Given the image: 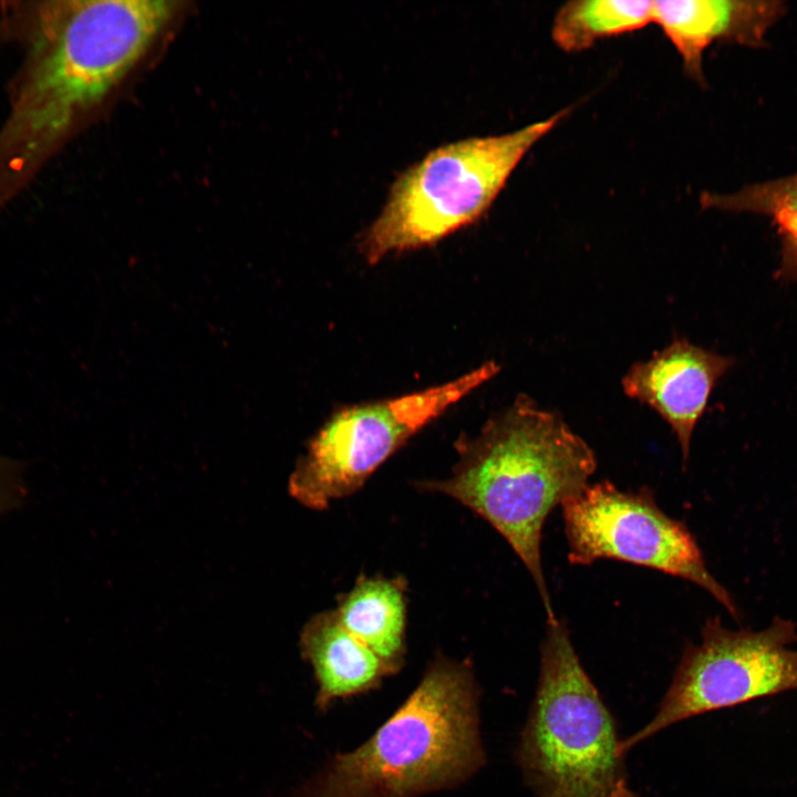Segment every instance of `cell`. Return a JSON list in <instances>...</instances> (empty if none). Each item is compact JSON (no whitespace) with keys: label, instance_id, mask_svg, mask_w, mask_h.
Wrapping results in <instances>:
<instances>
[{"label":"cell","instance_id":"cell-6","mask_svg":"<svg viewBox=\"0 0 797 797\" xmlns=\"http://www.w3.org/2000/svg\"><path fill=\"white\" fill-rule=\"evenodd\" d=\"M498 372L489 361L444 384L339 411L297 464L291 496L320 510L353 494L410 437Z\"/></svg>","mask_w":797,"mask_h":797},{"label":"cell","instance_id":"cell-10","mask_svg":"<svg viewBox=\"0 0 797 797\" xmlns=\"http://www.w3.org/2000/svg\"><path fill=\"white\" fill-rule=\"evenodd\" d=\"M783 0H658V24L681 56L684 72L704 83L703 55L715 42L764 48L766 35L787 13Z\"/></svg>","mask_w":797,"mask_h":797},{"label":"cell","instance_id":"cell-1","mask_svg":"<svg viewBox=\"0 0 797 797\" xmlns=\"http://www.w3.org/2000/svg\"><path fill=\"white\" fill-rule=\"evenodd\" d=\"M176 10L165 0L50 1L29 10L27 55L0 128V209L137 64Z\"/></svg>","mask_w":797,"mask_h":797},{"label":"cell","instance_id":"cell-7","mask_svg":"<svg viewBox=\"0 0 797 797\" xmlns=\"http://www.w3.org/2000/svg\"><path fill=\"white\" fill-rule=\"evenodd\" d=\"M702 641L685 648L652 720L621 741L633 746L681 721L763 697L797 691V623L775 617L763 630H732L720 617L705 621Z\"/></svg>","mask_w":797,"mask_h":797},{"label":"cell","instance_id":"cell-13","mask_svg":"<svg viewBox=\"0 0 797 797\" xmlns=\"http://www.w3.org/2000/svg\"><path fill=\"white\" fill-rule=\"evenodd\" d=\"M700 204L704 209L769 218L780 241L776 278L784 282L797 279V173L745 185L734 193H702Z\"/></svg>","mask_w":797,"mask_h":797},{"label":"cell","instance_id":"cell-4","mask_svg":"<svg viewBox=\"0 0 797 797\" xmlns=\"http://www.w3.org/2000/svg\"><path fill=\"white\" fill-rule=\"evenodd\" d=\"M620 743L567 627L547 622L538 687L517 752L526 780L538 797H635Z\"/></svg>","mask_w":797,"mask_h":797},{"label":"cell","instance_id":"cell-2","mask_svg":"<svg viewBox=\"0 0 797 797\" xmlns=\"http://www.w3.org/2000/svg\"><path fill=\"white\" fill-rule=\"evenodd\" d=\"M455 446L452 475L421 482L418 488L445 494L489 522L524 562L547 622H555L541 562L542 529L555 507L589 485L594 452L559 414L524 394Z\"/></svg>","mask_w":797,"mask_h":797},{"label":"cell","instance_id":"cell-11","mask_svg":"<svg viewBox=\"0 0 797 797\" xmlns=\"http://www.w3.org/2000/svg\"><path fill=\"white\" fill-rule=\"evenodd\" d=\"M300 649L313 667L319 710L376 689L384 677L394 674L374 651L340 623L334 610L318 613L306 623Z\"/></svg>","mask_w":797,"mask_h":797},{"label":"cell","instance_id":"cell-8","mask_svg":"<svg viewBox=\"0 0 797 797\" xmlns=\"http://www.w3.org/2000/svg\"><path fill=\"white\" fill-rule=\"evenodd\" d=\"M561 507L570 563L613 559L685 579L738 621L736 602L708 571L692 532L658 506L649 488L622 490L603 480L589 484Z\"/></svg>","mask_w":797,"mask_h":797},{"label":"cell","instance_id":"cell-3","mask_svg":"<svg viewBox=\"0 0 797 797\" xmlns=\"http://www.w3.org/2000/svg\"><path fill=\"white\" fill-rule=\"evenodd\" d=\"M467 664L437 655L405 702L361 746L337 754L297 797H416L484 764Z\"/></svg>","mask_w":797,"mask_h":797},{"label":"cell","instance_id":"cell-12","mask_svg":"<svg viewBox=\"0 0 797 797\" xmlns=\"http://www.w3.org/2000/svg\"><path fill=\"white\" fill-rule=\"evenodd\" d=\"M406 582L402 577H360L341 597L340 623L398 672L405 655Z\"/></svg>","mask_w":797,"mask_h":797},{"label":"cell","instance_id":"cell-14","mask_svg":"<svg viewBox=\"0 0 797 797\" xmlns=\"http://www.w3.org/2000/svg\"><path fill=\"white\" fill-rule=\"evenodd\" d=\"M653 23L650 0H573L555 15L551 37L565 52H581L598 41Z\"/></svg>","mask_w":797,"mask_h":797},{"label":"cell","instance_id":"cell-5","mask_svg":"<svg viewBox=\"0 0 797 797\" xmlns=\"http://www.w3.org/2000/svg\"><path fill=\"white\" fill-rule=\"evenodd\" d=\"M572 107L517 131L442 145L392 184L359 248L375 263L392 252L429 246L486 214L525 155Z\"/></svg>","mask_w":797,"mask_h":797},{"label":"cell","instance_id":"cell-9","mask_svg":"<svg viewBox=\"0 0 797 797\" xmlns=\"http://www.w3.org/2000/svg\"><path fill=\"white\" fill-rule=\"evenodd\" d=\"M734 363L732 356L674 338L649 360L634 363L621 385L628 397L648 405L670 425L685 464L710 395Z\"/></svg>","mask_w":797,"mask_h":797},{"label":"cell","instance_id":"cell-15","mask_svg":"<svg viewBox=\"0 0 797 797\" xmlns=\"http://www.w3.org/2000/svg\"><path fill=\"white\" fill-rule=\"evenodd\" d=\"M25 495L23 464L0 454V517L21 505Z\"/></svg>","mask_w":797,"mask_h":797}]
</instances>
